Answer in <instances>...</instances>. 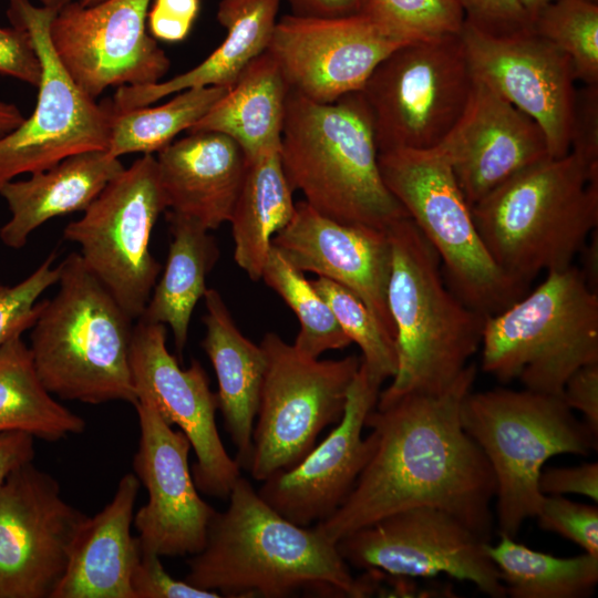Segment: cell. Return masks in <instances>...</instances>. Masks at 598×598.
I'll use <instances>...</instances> for the list:
<instances>
[{
	"label": "cell",
	"instance_id": "23",
	"mask_svg": "<svg viewBox=\"0 0 598 598\" xmlns=\"http://www.w3.org/2000/svg\"><path fill=\"white\" fill-rule=\"evenodd\" d=\"M271 246L300 271L313 272L353 292L395 340L386 300L391 269L386 230L330 219L301 200Z\"/></svg>",
	"mask_w": 598,
	"mask_h": 598
},
{
	"label": "cell",
	"instance_id": "43",
	"mask_svg": "<svg viewBox=\"0 0 598 598\" xmlns=\"http://www.w3.org/2000/svg\"><path fill=\"white\" fill-rule=\"evenodd\" d=\"M569 152L598 167V84L577 89Z\"/></svg>",
	"mask_w": 598,
	"mask_h": 598
},
{
	"label": "cell",
	"instance_id": "42",
	"mask_svg": "<svg viewBox=\"0 0 598 598\" xmlns=\"http://www.w3.org/2000/svg\"><path fill=\"white\" fill-rule=\"evenodd\" d=\"M465 22L494 35L532 30V20L518 0H456Z\"/></svg>",
	"mask_w": 598,
	"mask_h": 598
},
{
	"label": "cell",
	"instance_id": "21",
	"mask_svg": "<svg viewBox=\"0 0 598 598\" xmlns=\"http://www.w3.org/2000/svg\"><path fill=\"white\" fill-rule=\"evenodd\" d=\"M380 391L381 384L361 363L341 420L301 462L265 480L257 491L259 496L300 526L329 518L350 494L372 454L373 437L370 433L363 437L362 431Z\"/></svg>",
	"mask_w": 598,
	"mask_h": 598
},
{
	"label": "cell",
	"instance_id": "7",
	"mask_svg": "<svg viewBox=\"0 0 598 598\" xmlns=\"http://www.w3.org/2000/svg\"><path fill=\"white\" fill-rule=\"evenodd\" d=\"M482 370L503 383L561 396L567 379L598 362V293L574 265L545 280L482 329Z\"/></svg>",
	"mask_w": 598,
	"mask_h": 598
},
{
	"label": "cell",
	"instance_id": "16",
	"mask_svg": "<svg viewBox=\"0 0 598 598\" xmlns=\"http://www.w3.org/2000/svg\"><path fill=\"white\" fill-rule=\"evenodd\" d=\"M130 365L138 398H145L161 417L189 440L196 462L192 475L199 492L227 499L240 475L216 425L217 394L203 365L193 360L181 368L166 346V326L141 319L133 327Z\"/></svg>",
	"mask_w": 598,
	"mask_h": 598
},
{
	"label": "cell",
	"instance_id": "38",
	"mask_svg": "<svg viewBox=\"0 0 598 598\" xmlns=\"http://www.w3.org/2000/svg\"><path fill=\"white\" fill-rule=\"evenodd\" d=\"M362 13L402 43L460 35L465 23L456 0H368Z\"/></svg>",
	"mask_w": 598,
	"mask_h": 598
},
{
	"label": "cell",
	"instance_id": "20",
	"mask_svg": "<svg viewBox=\"0 0 598 598\" xmlns=\"http://www.w3.org/2000/svg\"><path fill=\"white\" fill-rule=\"evenodd\" d=\"M408 44L385 34L365 14L342 18L283 16L267 51L290 91L333 103L363 89L375 66Z\"/></svg>",
	"mask_w": 598,
	"mask_h": 598
},
{
	"label": "cell",
	"instance_id": "22",
	"mask_svg": "<svg viewBox=\"0 0 598 598\" xmlns=\"http://www.w3.org/2000/svg\"><path fill=\"white\" fill-rule=\"evenodd\" d=\"M435 147L450 163L471 207L517 173L550 157L537 123L476 79L462 115Z\"/></svg>",
	"mask_w": 598,
	"mask_h": 598
},
{
	"label": "cell",
	"instance_id": "28",
	"mask_svg": "<svg viewBox=\"0 0 598 598\" xmlns=\"http://www.w3.org/2000/svg\"><path fill=\"white\" fill-rule=\"evenodd\" d=\"M281 0H221L217 20L226 29L223 42L198 65L164 82L118 86L115 110L147 106L192 87H230L245 68L269 44Z\"/></svg>",
	"mask_w": 598,
	"mask_h": 598
},
{
	"label": "cell",
	"instance_id": "41",
	"mask_svg": "<svg viewBox=\"0 0 598 598\" xmlns=\"http://www.w3.org/2000/svg\"><path fill=\"white\" fill-rule=\"evenodd\" d=\"M134 598H218V592L194 587L171 576L161 556L143 553L132 575Z\"/></svg>",
	"mask_w": 598,
	"mask_h": 598
},
{
	"label": "cell",
	"instance_id": "46",
	"mask_svg": "<svg viewBox=\"0 0 598 598\" xmlns=\"http://www.w3.org/2000/svg\"><path fill=\"white\" fill-rule=\"evenodd\" d=\"M538 487L543 495L580 494L598 502V463L542 470Z\"/></svg>",
	"mask_w": 598,
	"mask_h": 598
},
{
	"label": "cell",
	"instance_id": "36",
	"mask_svg": "<svg viewBox=\"0 0 598 598\" xmlns=\"http://www.w3.org/2000/svg\"><path fill=\"white\" fill-rule=\"evenodd\" d=\"M532 31L570 59L578 82L598 84V3L554 0L533 19Z\"/></svg>",
	"mask_w": 598,
	"mask_h": 598
},
{
	"label": "cell",
	"instance_id": "54",
	"mask_svg": "<svg viewBox=\"0 0 598 598\" xmlns=\"http://www.w3.org/2000/svg\"><path fill=\"white\" fill-rule=\"evenodd\" d=\"M80 4L84 6V7H89V6H93V4H96L103 0H76Z\"/></svg>",
	"mask_w": 598,
	"mask_h": 598
},
{
	"label": "cell",
	"instance_id": "5",
	"mask_svg": "<svg viewBox=\"0 0 598 598\" xmlns=\"http://www.w3.org/2000/svg\"><path fill=\"white\" fill-rule=\"evenodd\" d=\"M386 231L391 245L386 300L398 368L378 401L411 392L440 393L481 347L485 317L445 282L436 251L410 217Z\"/></svg>",
	"mask_w": 598,
	"mask_h": 598
},
{
	"label": "cell",
	"instance_id": "52",
	"mask_svg": "<svg viewBox=\"0 0 598 598\" xmlns=\"http://www.w3.org/2000/svg\"><path fill=\"white\" fill-rule=\"evenodd\" d=\"M522 7L525 9L530 20L538 14L548 3L554 0H518Z\"/></svg>",
	"mask_w": 598,
	"mask_h": 598
},
{
	"label": "cell",
	"instance_id": "51",
	"mask_svg": "<svg viewBox=\"0 0 598 598\" xmlns=\"http://www.w3.org/2000/svg\"><path fill=\"white\" fill-rule=\"evenodd\" d=\"M24 118L14 104L0 101V138L16 130Z\"/></svg>",
	"mask_w": 598,
	"mask_h": 598
},
{
	"label": "cell",
	"instance_id": "8",
	"mask_svg": "<svg viewBox=\"0 0 598 598\" xmlns=\"http://www.w3.org/2000/svg\"><path fill=\"white\" fill-rule=\"evenodd\" d=\"M461 422L493 470L498 532L511 537L538 512L545 463L555 455L587 456L597 448L598 434L576 419L560 396L527 389L471 391L461 406Z\"/></svg>",
	"mask_w": 598,
	"mask_h": 598
},
{
	"label": "cell",
	"instance_id": "3",
	"mask_svg": "<svg viewBox=\"0 0 598 598\" xmlns=\"http://www.w3.org/2000/svg\"><path fill=\"white\" fill-rule=\"evenodd\" d=\"M279 155L291 189L330 219L386 230L409 217L381 176L361 91L327 104L289 91Z\"/></svg>",
	"mask_w": 598,
	"mask_h": 598
},
{
	"label": "cell",
	"instance_id": "50",
	"mask_svg": "<svg viewBox=\"0 0 598 598\" xmlns=\"http://www.w3.org/2000/svg\"><path fill=\"white\" fill-rule=\"evenodd\" d=\"M595 236L592 234V237L590 241L586 243L581 251L585 252V268L584 270H580L587 281V283L597 291V231L595 230Z\"/></svg>",
	"mask_w": 598,
	"mask_h": 598
},
{
	"label": "cell",
	"instance_id": "45",
	"mask_svg": "<svg viewBox=\"0 0 598 598\" xmlns=\"http://www.w3.org/2000/svg\"><path fill=\"white\" fill-rule=\"evenodd\" d=\"M199 0H154L147 13V27L155 40L183 41L199 12Z\"/></svg>",
	"mask_w": 598,
	"mask_h": 598
},
{
	"label": "cell",
	"instance_id": "31",
	"mask_svg": "<svg viewBox=\"0 0 598 598\" xmlns=\"http://www.w3.org/2000/svg\"><path fill=\"white\" fill-rule=\"evenodd\" d=\"M279 146L267 147L247 159L243 186L229 220L235 262L252 281L261 279L272 238L291 220L296 209Z\"/></svg>",
	"mask_w": 598,
	"mask_h": 598
},
{
	"label": "cell",
	"instance_id": "17",
	"mask_svg": "<svg viewBox=\"0 0 598 598\" xmlns=\"http://www.w3.org/2000/svg\"><path fill=\"white\" fill-rule=\"evenodd\" d=\"M151 0H103L63 6L50 38L73 80L93 99L110 86L148 85L169 70V59L146 31Z\"/></svg>",
	"mask_w": 598,
	"mask_h": 598
},
{
	"label": "cell",
	"instance_id": "30",
	"mask_svg": "<svg viewBox=\"0 0 598 598\" xmlns=\"http://www.w3.org/2000/svg\"><path fill=\"white\" fill-rule=\"evenodd\" d=\"M172 240L165 270L155 283L141 320L168 326L182 360L197 302L204 298L206 277L219 258L209 230L190 219L166 212Z\"/></svg>",
	"mask_w": 598,
	"mask_h": 598
},
{
	"label": "cell",
	"instance_id": "11",
	"mask_svg": "<svg viewBox=\"0 0 598 598\" xmlns=\"http://www.w3.org/2000/svg\"><path fill=\"white\" fill-rule=\"evenodd\" d=\"M473 83L461 34L396 48L361 90L379 153L437 146L462 115Z\"/></svg>",
	"mask_w": 598,
	"mask_h": 598
},
{
	"label": "cell",
	"instance_id": "34",
	"mask_svg": "<svg viewBox=\"0 0 598 598\" xmlns=\"http://www.w3.org/2000/svg\"><path fill=\"white\" fill-rule=\"evenodd\" d=\"M229 87L200 86L181 92L158 106L111 112L107 153L120 157L131 153H158L183 131H188L224 96ZM112 104V102H111Z\"/></svg>",
	"mask_w": 598,
	"mask_h": 598
},
{
	"label": "cell",
	"instance_id": "40",
	"mask_svg": "<svg viewBox=\"0 0 598 598\" xmlns=\"http://www.w3.org/2000/svg\"><path fill=\"white\" fill-rule=\"evenodd\" d=\"M540 528L556 533L598 556V508L561 495H544L535 516Z\"/></svg>",
	"mask_w": 598,
	"mask_h": 598
},
{
	"label": "cell",
	"instance_id": "35",
	"mask_svg": "<svg viewBox=\"0 0 598 598\" xmlns=\"http://www.w3.org/2000/svg\"><path fill=\"white\" fill-rule=\"evenodd\" d=\"M261 279L297 316L300 328L293 346L301 352L319 358L328 350L343 349L351 343L311 281L274 246L266 259Z\"/></svg>",
	"mask_w": 598,
	"mask_h": 598
},
{
	"label": "cell",
	"instance_id": "48",
	"mask_svg": "<svg viewBox=\"0 0 598 598\" xmlns=\"http://www.w3.org/2000/svg\"><path fill=\"white\" fill-rule=\"evenodd\" d=\"M34 439L20 431L0 432V487L16 470L33 462Z\"/></svg>",
	"mask_w": 598,
	"mask_h": 598
},
{
	"label": "cell",
	"instance_id": "9",
	"mask_svg": "<svg viewBox=\"0 0 598 598\" xmlns=\"http://www.w3.org/2000/svg\"><path fill=\"white\" fill-rule=\"evenodd\" d=\"M378 162L385 186L434 248L447 285L463 302L486 317L527 292L491 257L472 207L436 147L382 152Z\"/></svg>",
	"mask_w": 598,
	"mask_h": 598
},
{
	"label": "cell",
	"instance_id": "32",
	"mask_svg": "<svg viewBox=\"0 0 598 598\" xmlns=\"http://www.w3.org/2000/svg\"><path fill=\"white\" fill-rule=\"evenodd\" d=\"M85 425L45 389L21 336L0 343V432L20 431L55 442L81 434Z\"/></svg>",
	"mask_w": 598,
	"mask_h": 598
},
{
	"label": "cell",
	"instance_id": "37",
	"mask_svg": "<svg viewBox=\"0 0 598 598\" xmlns=\"http://www.w3.org/2000/svg\"><path fill=\"white\" fill-rule=\"evenodd\" d=\"M327 301L339 326L359 346L361 363L371 379L382 384L398 368L395 340L380 326L364 302L341 285L323 277L311 281Z\"/></svg>",
	"mask_w": 598,
	"mask_h": 598
},
{
	"label": "cell",
	"instance_id": "47",
	"mask_svg": "<svg viewBox=\"0 0 598 598\" xmlns=\"http://www.w3.org/2000/svg\"><path fill=\"white\" fill-rule=\"evenodd\" d=\"M570 410H577L591 431L598 434V362L577 369L566 381L561 396Z\"/></svg>",
	"mask_w": 598,
	"mask_h": 598
},
{
	"label": "cell",
	"instance_id": "10",
	"mask_svg": "<svg viewBox=\"0 0 598 598\" xmlns=\"http://www.w3.org/2000/svg\"><path fill=\"white\" fill-rule=\"evenodd\" d=\"M259 344L267 364L248 471L264 482L301 462L319 434L341 420L361 358L319 360L275 332L266 333Z\"/></svg>",
	"mask_w": 598,
	"mask_h": 598
},
{
	"label": "cell",
	"instance_id": "44",
	"mask_svg": "<svg viewBox=\"0 0 598 598\" xmlns=\"http://www.w3.org/2000/svg\"><path fill=\"white\" fill-rule=\"evenodd\" d=\"M0 74L38 87L41 62L29 32L19 27H0Z\"/></svg>",
	"mask_w": 598,
	"mask_h": 598
},
{
	"label": "cell",
	"instance_id": "6",
	"mask_svg": "<svg viewBox=\"0 0 598 598\" xmlns=\"http://www.w3.org/2000/svg\"><path fill=\"white\" fill-rule=\"evenodd\" d=\"M59 266V290L40 301L31 328L29 348L41 382L62 400L134 405L133 320L79 252H71Z\"/></svg>",
	"mask_w": 598,
	"mask_h": 598
},
{
	"label": "cell",
	"instance_id": "13",
	"mask_svg": "<svg viewBox=\"0 0 598 598\" xmlns=\"http://www.w3.org/2000/svg\"><path fill=\"white\" fill-rule=\"evenodd\" d=\"M56 12L30 0H9L7 16L13 27L31 35L41 62V80L31 116L0 138V188L18 175L42 172L72 155L109 147L111 101L96 103L60 61L50 38Z\"/></svg>",
	"mask_w": 598,
	"mask_h": 598
},
{
	"label": "cell",
	"instance_id": "25",
	"mask_svg": "<svg viewBox=\"0 0 598 598\" xmlns=\"http://www.w3.org/2000/svg\"><path fill=\"white\" fill-rule=\"evenodd\" d=\"M140 486L134 473L125 474L112 501L84 518L52 598H134L131 580L142 550L131 526Z\"/></svg>",
	"mask_w": 598,
	"mask_h": 598
},
{
	"label": "cell",
	"instance_id": "26",
	"mask_svg": "<svg viewBox=\"0 0 598 598\" xmlns=\"http://www.w3.org/2000/svg\"><path fill=\"white\" fill-rule=\"evenodd\" d=\"M204 300L206 332L200 344L217 378L218 410L237 451L235 460L248 471L266 354L260 344H255L241 333L216 289H207Z\"/></svg>",
	"mask_w": 598,
	"mask_h": 598
},
{
	"label": "cell",
	"instance_id": "18",
	"mask_svg": "<svg viewBox=\"0 0 598 598\" xmlns=\"http://www.w3.org/2000/svg\"><path fill=\"white\" fill-rule=\"evenodd\" d=\"M461 39L474 79L537 123L550 157L568 154L577 92L570 59L532 30L494 35L465 22Z\"/></svg>",
	"mask_w": 598,
	"mask_h": 598
},
{
	"label": "cell",
	"instance_id": "15",
	"mask_svg": "<svg viewBox=\"0 0 598 598\" xmlns=\"http://www.w3.org/2000/svg\"><path fill=\"white\" fill-rule=\"evenodd\" d=\"M85 517L51 474L16 470L0 487V598H52Z\"/></svg>",
	"mask_w": 598,
	"mask_h": 598
},
{
	"label": "cell",
	"instance_id": "14",
	"mask_svg": "<svg viewBox=\"0 0 598 598\" xmlns=\"http://www.w3.org/2000/svg\"><path fill=\"white\" fill-rule=\"evenodd\" d=\"M487 543L452 514L421 506L388 515L336 544L344 561L359 569L408 578L444 574L503 598L505 588Z\"/></svg>",
	"mask_w": 598,
	"mask_h": 598
},
{
	"label": "cell",
	"instance_id": "2",
	"mask_svg": "<svg viewBox=\"0 0 598 598\" xmlns=\"http://www.w3.org/2000/svg\"><path fill=\"white\" fill-rule=\"evenodd\" d=\"M204 548L187 559L189 585L226 597L285 598L299 591L362 598L378 592L374 571L354 578L337 544L270 507L239 477Z\"/></svg>",
	"mask_w": 598,
	"mask_h": 598
},
{
	"label": "cell",
	"instance_id": "33",
	"mask_svg": "<svg viewBox=\"0 0 598 598\" xmlns=\"http://www.w3.org/2000/svg\"><path fill=\"white\" fill-rule=\"evenodd\" d=\"M486 550L512 598H584L598 584V556L556 557L534 550L499 533Z\"/></svg>",
	"mask_w": 598,
	"mask_h": 598
},
{
	"label": "cell",
	"instance_id": "49",
	"mask_svg": "<svg viewBox=\"0 0 598 598\" xmlns=\"http://www.w3.org/2000/svg\"><path fill=\"white\" fill-rule=\"evenodd\" d=\"M291 14L307 18H342L363 12L368 0H285Z\"/></svg>",
	"mask_w": 598,
	"mask_h": 598
},
{
	"label": "cell",
	"instance_id": "55",
	"mask_svg": "<svg viewBox=\"0 0 598 598\" xmlns=\"http://www.w3.org/2000/svg\"><path fill=\"white\" fill-rule=\"evenodd\" d=\"M590 1L598 3V0H590Z\"/></svg>",
	"mask_w": 598,
	"mask_h": 598
},
{
	"label": "cell",
	"instance_id": "24",
	"mask_svg": "<svg viewBox=\"0 0 598 598\" xmlns=\"http://www.w3.org/2000/svg\"><path fill=\"white\" fill-rule=\"evenodd\" d=\"M166 210L217 229L230 220L247 171V157L230 137L188 133L157 153Z\"/></svg>",
	"mask_w": 598,
	"mask_h": 598
},
{
	"label": "cell",
	"instance_id": "1",
	"mask_svg": "<svg viewBox=\"0 0 598 598\" xmlns=\"http://www.w3.org/2000/svg\"><path fill=\"white\" fill-rule=\"evenodd\" d=\"M476 373L470 363L440 393L377 401L365 419L372 454L341 506L313 527L337 543L388 515L426 506L452 514L489 542L495 476L461 422Z\"/></svg>",
	"mask_w": 598,
	"mask_h": 598
},
{
	"label": "cell",
	"instance_id": "12",
	"mask_svg": "<svg viewBox=\"0 0 598 598\" xmlns=\"http://www.w3.org/2000/svg\"><path fill=\"white\" fill-rule=\"evenodd\" d=\"M166 204L157 161L143 154L116 175L63 230L89 270L132 319H140L162 266L150 250L152 230Z\"/></svg>",
	"mask_w": 598,
	"mask_h": 598
},
{
	"label": "cell",
	"instance_id": "39",
	"mask_svg": "<svg viewBox=\"0 0 598 598\" xmlns=\"http://www.w3.org/2000/svg\"><path fill=\"white\" fill-rule=\"evenodd\" d=\"M54 259L55 255L50 254L31 275L14 286L0 282V343L21 336L34 324L40 311L38 299L59 280L60 266H52Z\"/></svg>",
	"mask_w": 598,
	"mask_h": 598
},
{
	"label": "cell",
	"instance_id": "27",
	"mask_svg": "<svg viewBox=\"0 0 598 598\" xmlns=\"http://www.w3.org/2000/svg\"><path fill=\"white\" fill-rule=\"evenodd\" d=\"M124 168L107 151H87L33 173L28 179L8 182L0 195L11 217L0 228V240L12 249L24 247L29 236L45 221L84 212Z\"/></svg>",
	"mask_w": 598,
	"mask_h": 598
},
{
	"label": "cell",
	"instance_id": "53",
	"mask_svg": "<svg viewBox=\"0 0 598 598\" xmlns=\"http://www.w3.org/2000/svg\"><path fill=\"white\" fill-rule=\"evenodd\" d=\"M42 6L55 9L59 11L63 6L71 2L72 0H40Z\"/></svg>",
	"mask_w": 598,
	"mask_h": 598
},
{
	"label": "cell",
	"instance_id": "19",
	"mask_svg": "<svg viewBox=\"0 0 598 598\" xmlns=\"http://www.w3.org/2000/svg\"><path fill=\"white\" fill-rule=\"evenodd\" d=\"M140 441L134 474L147 491V503L134 514L143 553L178 557L199 553L216 511L199 495L188 455L190 442L174 430L145 398L134 404Z\"/></svg>",
	"mask_w": 598,
	"mask_h": 598
},
{
	"label": "cell",
	"instance_id": "4",
	"mask_svg": "<svg viewBox=\"0 0 598 598\" xmlns=\"http://www.w3.org/2000/svg\"><path fill=\"white\" fill-rule=\"evenodd\" d=\"M491 257L528 288L542 271L563 270L598 226V167L568 153L514 175L472 206Z\"/></svg>",
	"mask_w": 598,
	"mask_h": 598
},
{
	"label": "cell",
	"instance_id": "29",
	"mask_svg": "<svg viewBox=\"0 0 598 598\" xmlns=\"http://www.w3.org/2000/svg\"><path fill=\"white\" fill-rule=\"evenodd\" d=\"M289 91L280 68L266 50L187 132L224 134L250 159L267 147L280 145Z\"/></svg>",
	"mask_w": 598,
	"mask_h": 598
}]
</instances>
